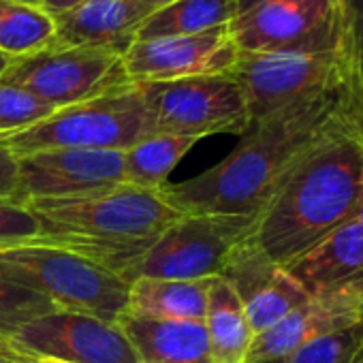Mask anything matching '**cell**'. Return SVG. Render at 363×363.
Instances as JSON below:
<instances>
[{
	"mask_svg": "<svg viewBox=\"0 0 363 363\" xmlns=\"http://www.w3.org/2000/svg\"><path fill=\"white\" fill-rule=\"evenodd\" d=\"M9 65H11V58H9L7 54H3V52H0V77L5 75V71L9 69Z\"/></svg>",
	"mask_w": 363,
	"mask_h": 363,
	"instance_id": "obj_34",
	"label": "cell"
},
{
	"mask_svg": "<svg viewBox=\"0 0 363 363\" xmlns=\"http://www.w3.org/2000/svg\"><path fill=\"white\" fill-rule=\"evenodd\" d=\"M220 278H225L242 299L255 335L310 299L308 291L284 267L269 261L250 238L231 252Z\"/></svg>",
	"mask_w": 363,
	"mask_h": 363,
	"instance_id": "obj_15",
	"label": "cell"
},
{
	"mask_svg": "<svg viewBox=\"0 0 363 363\" xmlns=\"http://www.w3.org/2000/svg\"><path fill=\"white\" fill-rule=\"evenodd\" d=\"M235 18L233 0H175L139 24L135 41L201 35L229 26Z\"/></svg>",
	"mask_w": 363,
	"mask_h": 363,
	"instance_id": "obj_21",
	"label": "cell"
},
{
	"mask_svg": "<svg viewBox=\"0 0 363 363\" xmlns=\"http://www.w3.org/2000/svg\"><path fill=\"white\" fill-rule=\"evenodd\" d=\"M0 363H35V359H28V361H0Z\"/></svg>",
	"mask_w": 363,
	"mask_h": 363,
	"instance_id": "obj_37",
	"label": "cell"
},
{
	"mask_svg": "<svg viewBox=\"0 0 363 363\" xmlns=\"http://www.w3.org/2000/svg\"><path fill=\"white\" fill-rule=\"evenodd\" d=\"M56 109L52 105L35 94L16 86L0 84V139L43 122Z\"/></svg>",
	"mask_w": 363,
	"mask_h": 363,
	"instance_id": "obj_26",
	"label": "cell"
},
{
	"mask_svg": "<svg viewBox=\"0 0 363 363\" xmlns=\"http://www.w3.org/2000/svg\"><path fill=\"white\" fill-rule=\"evenodd\" d=\"M9 344L30 359L60 363H141L116 323L82 312L54 310L26 323Z\"/></svg>",
	"mask_w": 363,
	"mask_h": 363,
	"instance_id": "obj_11",
	"label": "cell"
},
{
	"mask_svg": "<svg viewBox=\"0 0 363 363\" xmlns=\"http://www.w3.org/2000/svg\"><path fill=\"white\" fill-rule=\"evenodd\" d=\"M18 3H26V5H35V7H41L43 0H18Z\"/></svg>",
	"mask_w": 363,
	"mask_h": 363,
	"instance_id": "obj_36",
	"label": "cell"
},
{
	"mask_svg": "<svg viewBox=\"0 0 363 363\" xmlns=\"http://www.w3.org/2000/svg\"><path fill=\"white\" fill-rule=\"evenodd\" d=\"M229 33L240 52L348 48L337 0H269L238 16ZM352 52V50H350Z\"/></svg>",
	"mask_w": 363,
	"mask_h": 363,
	"instance_id": "obj_10",
	"label": "cell"
},
{
	"mask_svg": "<svg viewBox=\"0 0 363 363\" xmlns=\"http://www.w3.org/2000/svg\"><path fill=\"white\" fill-rule=\"evenodd\" d=\"M308 295L363 280V231L352 216L284 267ZM363 286V284H361Z\"/></svg>",
	"mask_w": 363,
	"mask_h": 363,
	"instance_id": "obj_17",
	"label": "cell"
},
{
	"mask_svg": "<svg viewBox=\"0 0 363 363\" xmlns=\"http://www.w3.org/2000/svg\"><path fill=\"white\" fill-rule=\"evenodd\" d=\"M199 363H212V361H210V359H206V361H199Z\"/></svg>",
	"mask_w": 363,
	"mask_h": 363,
	"instance_id": "obj_39",
	"label": "cell"
},
{
	"mask_svg": "<svg viewBox=\"0 0 363 363\" xmlns=\"http://www.w3.org/2000/svg\"><path fill=\"white\" fill-rule=\"evenodd\" d=\"M56 48H101L124 54L145 20L130 0H86V3L52 16Z\"/></svg>",
	"mask_w": 363,
	"mask_h": 363,
	"instance_id": "obj_16",
	"label": "cell"
},
{
	"mask_svg": "<svg viewBox=\"0 0 363 363\" xmlns=\"http://www.w3.org/2000/svg\"><path fill=\"white\" fill-rule=\"evenodd\" d=\"M130 3L141 11L143 18H147V16H152V13L160 11V9H164L167 5L175 3V0H130Z\"/></svg>",
	"mask_w": 363,
	"mask_h": 363,
	"instance_id": "obj_31",
	"label": "cell"
},
{
	"mask_svg": "<svg viewBox=\"0 0 363 363\" xmlns=\"http://www.w3.org/2000/svg\"><path fill=\"white\" fill-rule=\"evenodd\" d=\"M60 310L45 295L0 278V342H9L26 323Z\"/></svg>",
	"mask_w": 363,
	"mask_h": 363,
	"instance_id": "obj_24",
	"label": "cell"
},
{
	"mask_svg": "<svg viewBox=\"0 0 363 363\" xmlns=\"http://www.w3.org/2000/svg\"><path fill=\"white\" fill-rule=\"evenodd\" d=\"M357 363H363V357H361V359H359V361H357Z\"/></svg>",
	"mask_w": 363,
	"mask_h": 363,
	"instance_id": "obj_40",
	"label": "cell"
},
{
	"mask_svg": "<svg viewBox=\"0 0 363 363\" xmlns=\"http://www.w3.org/2000/svg\"><path fill=\"white\" fill-rule=\"evenodd\" d=\"M363 323V286H344L310 295L282 320L255 335L246 363H282L303 344Z\"/></svg>",
	"mask_w": 363,
	"mask_h": 363,
	"instance_id": "obj_14",
	"label": "cell"
},
{
	"mask_svg": "<svg viewBox=\"0 0 363 363\" xmlns=\"http://www.w3.org/2000/svg\"><path fill=\"white\" fill-rule=\"evenodd\" d=\"M141 363H199L210 359L203 320L154 318L124 312L118 320Z\"/></svg>",
	"mask_w": 363,
	"mask_h": 363,
	"instance_id": "obj_18",
	"label": "cell"
},
{
	"mask_svg": "<svg viewBox=\"0 0 363 363\" xmlns=\"http://www.w3.org/2000/svg\"><path fill=\"white\" fill-rule=\"evenodd\" d=\"M257 216L184 214L169 225L154 244L120 276L137 278L203 280L223 274L231 252L250 238Z\"/></svg>",
	"mask_w": 363,
	"mask_h": 363,
	"instance_id": "obj_7",
	"label": "cell"
},
{
	"mask_svg": "<svg viewBox=\"0 0 363 363\" xmlns=\"http://www.w3.org/2000/svg\"><path fill=\"white\" fill-rule=\"evenodd\" d=\"M35 363H60V361H52V359H37Z\"/></svg>",
	"mask_w": 363,
	"mask_h": 363,
	"instance_id": "obj_38",
	"label": "cell"
},
{
	"mask_svg": "<svg viewBox=\"0 0 363 363\" xmlns=\"http://www.w3.org/2000/svg\"><path fill=\"white\" fill-rule=\"evenodd\" d=\"M344 33L354 56L359 88L363 90V0H337Z\"/></svg>",
	"mask_w": 363,
	"mask_h": 363,
	"instance_id": "obj_28",
	"label": "cell"
},
{
	"mask_svg": "<svg viewBox=\"0 0 363 363\" xmlns=\"http://www.w3.org/2000/svg\"><path fill=\"white\" fill-rule=\"evenodd\" d=\"M203 325L208 329L212 363H246L255 331L248 323L242 299L220 276L212 282Z\"/></svg>",
	"mask_w": 363,
	"mask_h": 363,
	"instance_id": "obj_20",
	"label": "cell"
},
{
	"mask_svg": "<svg viewBox=\"0 0 363 363\" xmlns=\"http://www.w3.org/2000/svg\"><path fill=\"white\" fill-rule=\"evenodd\" d=\"M195 137L154 133L124 150L126 184L147 191H160L169 173L197 143Z\"/></svg>",
	"mask_w": 363,
	"mask_h": 363,
	"instance_id": "obj_22",
	"label": "cell"
},
{
	"mask_svg": "<svg viewBox=\"0 0 363 363\" xmlns=\"http://www.w3.org/2000/svg\"><path fill=\"white\" fill-rule=\"evenodd\" d=\"M154 135L152 116L139 86L130 84L109 94L56 109L43 122L0 139L16 158L45 150H118L124 152Z\"/></svg>",
	"mask_w": 363,
	"mask_h": 363,
	"instance_id": "obj_5",
	"label": "cell"
},
{
	"mask_svg": "<svg viewBox=\"0 0 363 363\" xmlns=\"http://www.w3.org/2000/svg\"><path fill=\"white\" fill-rule=\"evenodd\" d=\"M361 105L359 82L299 99L252 122L218 164L158 193L179 214L259 216L318 137Z\"/></svg>",
	"mask_w": 363,
	"mask_h": 363,
	"instance_id": "obj_1",
	"label": "cell"
},
{
	"mask_svg": "<svg viewBox=\"0 0 363 363\" xmlns=\"http://www.w3.org/2000/svg\"><path fill=\"white\" fill-rule=\"evenodd\" d=\"M354 218H357V223H359V227L363 231V193H361V201H359V208L354 212ZM361 284H363V280H361Z\"/></svg>",
	"mask_w": 363,
	"mask_h": 363,
	"instance_id": "obj_35",
	"label": "cell"
},
{
	"mask_svg": "<svg viewBox=\"0 0 363 363\" xmlns=\"http://www.w3.org/2000/svg\"><path fill=\"white\" fill-rule=\"evenodd\" d=\"M363 357V323L320 335L282 363H357Z\"/></svg>",
	"mask_w": 363,
	"mask_h": 363,
	"instance_id": "obj_25",
	"label": "cell"
},
{
	"mask_svg": "<svg viewBox=\"0 0 363 363\" xmlns=\"http://www.w3.org/2000/svg\"><path fill=\"white\" fill-rule=\"evenodd\" d=\"M0 278L45 295L60 310L116 325L128 303V282L120 276L71 250L35 240L0 246Z\"/></svg>",
	"mask_w": 363,
	"mask_h": 363,
	"instance_id": "obj_4",
	"label": "cell"
},
{
	"mask_svg": "<svg viewBox=\"0 0 363 363\" xmlns=\"http://www.w3.org/2000/svg\"><path fill=\"white\" fill-rule=\"evenodd\" d=\"M233 3H235L238 16H244V13L252 11V9H255V7H259V5L269 3V0H233Z\"/></svg>",
	"mask_w": 363,
	"mask_h": 363,
	"instance_id": "obj_33",
	"label": "cell"
},
{
	"mask_svg": "<svg viewBox=\"0 0 363 363\" xmlns=\"http://www.w3.org/2000/svg\"><path fill=\"white\" fill-rule=\"evenodd\" d=\"M363 193V105L333 124L299 158L255 220L250 242L289 267L350 220Z\"/></svg>",
	"mask_w": 363,
	"mask_h": 363,
	"instance_id": "obj_2",
	"label": "cell"
},
{
	"mask_svg": "<svg viewBox=\"0 0 363 363\" xmlns=\"http://www.w3.org/2000/svg\"><path fill=\"white\" fill-rule=\"evenodd\" d=\"M86 3V0H43L41 3V9L48 11L50 16H58V13H65L77 5Z\"/></svg>",
	"mask_w": 363,
	"mask_h": 363,
	"instance_id": "obj_30",
	"label": "cell"
},
{
	"mask_svg": "<svg viewBox=\"0 0 363 363\" xmlns=\"http://www.w3.org/2000/svg\"><path fill=\"white\" fill-rule=\"evenodd\" d=\"M41 235L35 242L71 250L122 276L177 218L158 191L120 184L60 199H28Z\"/></svg>",
	"mask_w": 363,
	"mask_h": 363,
	"instance_id": "obj_3",
	"label": "cell"
},
{
	"mask_svg": "<svg viewBox=\"0 0 363 363\" xmlns=\"http://www.w3.org/2000/svg\"><path fill=\"white\" fill-rule=\"evenodd\" d=\"M30 357H24L18 352L9 342H0V361H28Z\"/></svg>",
	"mask_w": 363,
	"mask_h": 363,
	"instance_id": "obj_32",
	"label": "cell"
},
{
	"mask_svg": "<svg viewBox=\"0 0 363 363\" xmlns=\"http://www.w3.org/2000/svg\"><path fill=\"white\" fill-rule=\"evenodd\" d=\"M124 54L101 48H48L11 60L0 84L22 88L54 109L71 107L130 86Z\"/></svg>",
	"mask_w": 363,
	"mask_h": 363,
	"instance_id": "obj_9",
	"label": "cell"
},
{
	"mask_svg": "<svg viewBox=\"0 0 363 363\" xmlns=\"http://www.w3.org/2000/svg\"><path fill=\"white\" fill-rule=\"evenodd\" d=\"M214 278L167 280L137 278L128 284L126 312L154 318L203 320Z\"/></svg>",
	"mask_w": 363,
	"mask_h": 363,
	"instance_id": "obj_19",
	"label": "cell"
},
{
	"mask_svg": "<svg viewBox=\"0 0 363 363\" xmlns=\"http://www.w3.org/2000/svg\"><path fill=\"white\" fill-rule=\"evenodd\" d=\"M18 201L60 199L126 184L124 152L45 150L18 158Z\"/></svg>",
	"mask_w": 363,
	"mask_h": 363,
	"instance_id": "obj_13",
	"label": "cell"
},
{
	"mask_svg": "<svg viewBox=\"0 0 363 363\" xmlns=\"http://www.w3.org/2000/svg\"><path fill=\"white\" fill-rule=\"evenodd\" d=\"M361 99H363V90H361Z\"/></svg>",
	"mask_w": 363,
	"mask_h": 363,
	"instance_id": "obj_41",
	"label": "cell"
},
{
	"mask_svg": "<svg viewBox=\"0 0 363 363\" xmlns=\"http://www.w3.org/2000/svg\"><path fill=\"white\" fill-rule=\"evenodd\" d=\"M240 50L229 26L189 37L133 41L124 52V71L130 84L175 82L206 75H229Z\"/></svg>",
	"mask_w": 363,
	"mask_h": 363,
	"instance_id": "obj_12",
	"label": "cell"
},
{
	"mask_svg": "<svg viewBox=\"0 0 363 363\" xmlns=\"http://www.w3.org/2000/svg\"><path fill=\"white\" fill-rule=\"evenodd\" d=\"M229 75L242 86L252 122L310 94L359 82L354 56L348 48L240 52Z\"/></svg>",
	"mask_w": 363,
	"mask_h": 363,
	"instance_id": "obj_6",
	"label": "cell"
},
{
	"mask_svg": "<svg viewBox=\"0 0 363 363\" xmlns=\"http://www.w3.org/2000/svg\"><path fill=\"white\" fill-rule=\"evenodd\" d=\"M41 235L37 218L16 199H0V246L33 242Z\"/></svg>",
	"mask_w": 363,
	"mask_h": 363,
	"instance_id": "obj_27",
	"label": "cell"
},
{
	"mask_svg": "<svg viewBox=\"0 0 363 363\" xmlns=\"http://www.w3.org/2000/svg\"><path fill=\"white\" fill-rule=\"evenodd\" d=\"M139 86L154 133L203 139L208 135H244L252 120L242 86L231 75H206Z\"/></svg>",
	"mask_w": 363,
	"mask_h": 363,
	"instance_id": "obj_8",
	"label": "cell"
},
{
	"mask_svg": "<svg viewBox=\"0 0 363 363\" xmlns=\"http://www.w3.org/2000/svg\"><path fill=\"white\" fill-rule=\"evenodd\" d=\"M18 177H20L18 158L5 147H0V199L18 201Z\"/></svg>",
	"mask_w": 363,
	"mask_h": 363,
	"instance_id": "obj_29",
	"label": "cell"
},
{
	"mask_svg": "<svg viewBox=\"0 0 363 363\" xmlns=\"http://www.w3.org/2000/svg\"><path fill=\"white\" fill-rule=\"evenodd\" d=\"M54 18L41 7L0 0V52L11 60L43 52L54 45Z\"/></svg>",
	"mask_w": 363,
	"mask_h": 363,
	"instance_id": "obj_23",
	"label": "cell"
}]
</instances>
